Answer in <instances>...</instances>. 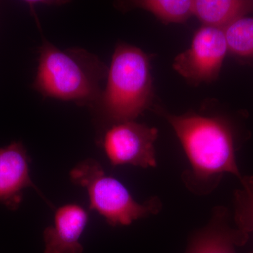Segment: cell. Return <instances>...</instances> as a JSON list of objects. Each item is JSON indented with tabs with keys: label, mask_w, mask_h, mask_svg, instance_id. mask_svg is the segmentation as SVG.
<instances>
[{
	"label": "cell",
	"mask_w": 253,
	"mask_h": 253,
	"mask_svg": "<svg viewBox=\"0 0 253 253\" xmlns=\"http://www.w3.org/2000/svg\"><path fill=\"white\" fill-rule=\"evenodd\" d=\"M189 162L181 179L196 196L211 194L225 174L242 177L236 162L235 140L231 126L218 118L194 113L166 115Z\"/></svg>",
	"instance_id": "cell-1"
},
{
	"label": "cell",
	"mask_w": 253,
	"mask_h": 253,
	"mask_svg": "<svg viewBox=\"0 0 253 253\" xmlns=\"http://www.w3.org/2000/svg\"><path fill=\"white\" fill-rule=\"evenodd\" d=\"M97 56L83 49L60 50L44 42L34 87L46 97L89 104L99 99L100 83L108 75Z\"/></svg>",
	"instance_id": "cell-2"
},
{
	"label": "cell",
	"mask_w": 253,
	"mask_h": 253,
	"mask_svg": "<svg viewBox=\"0 0 253 253\" xmlns=\"http://www.w3.org/2000/svg\"><path fill=\"white\" fill-rule=\"evenodd\" d=\"M107 76V85L99 99L105 115L113 124L134 121L152 99L149 56L135 46L119 44Z\"/></svg>",
	"instance_id": "cell-3"
},
{
	"label": "cell",
	"mask_w": 253,
	"mask_h": 253,
	"mask_svg": "<svg viewBox=\"0 0 253 253\" xmlns=\"http://www.w3.org/2000/svg\"><path fill=\"white\" fill-rule=\"evenodd\" d=\"M75 184L85 188L90 208L111 226H127L137 219L156 215L163 208L161 200L154 196L137 202L121 181L107 175L97 161L88 159L70 172Z\"/></svg>",
	"instance_id": "cell-4"
},
{
	"label": "cell",
	"mask_w": 253,
	"mask_h": 253,
	"mask_svg": "<svg viewBox=\"0 0 253 253\" xmlns=\"http://www.w3.org/2000/svg\"><path fill=\"white\" fill-rule=\"evenodd\" d=\"M228 52L224 30L202 26L191 46L176 56L173 68L190 83H211L219 76Z\"/></svg>",
	"instance_id": "cell-5"
},
{
	"label": "cell",
	"mask_w": 253,
	"mask_h": 253,
	"mask_svg": "<svg viewBox=\"0 0 253 253\" xmlns=\"http://www.w3.org/2000/svg\"><path fill=\"white\" fill-rule=\"evenodd\" d=\"M158 131L133 121L113 124L105 134L103 146L113 166L131 165L141 168L157 166L154 144Z\"/></svg>",
	"instance_id": "cell-6"
},
{
	"label": "cell",
	"mask_w": 253,
	"mask_h": 253,
	"mask_svg": "<svg viewBox=\"0 0 253 253\" xmlns=\"http://www.w3.org/2000/svg\"><path fill=\"white\" fill-rule=\"evenodd\" d=\"M230 221L228 208L215 206L208 224L190 237L185 253H236V247L244 246L251 234L231 226Z\"/></svg>",
	"instance_id": "cell-7"
},
{
	"label": "cell",
	"mask_w": 253,
	"mask_h": 253,
	"mask_svg": "<svg viewBox=\"0 0 253 253\" xmlns=\"http://www.w3.org/2000/svg\"><path fill=\"white\" fill-rule=\"evenodd\" d=\"M29 158L21 143L0 149V203L15 211L23 200V190L33 188L41 196L30 176Z\"/></svg>",
	"instance_id": "cell-8"
},
{
	"label": "cell",
	"mask_w": 253,
	"mask_h": 253,
	"mask_svg": "<svg viewBox=\"0 0 253 253\" xmlns=\"http://www.w3.org/2000/svg\"><path fill=\"white\" fill-rule=\"evenodd\" d=\"M89 214L78 204L61 206L55 212L54 222L44 231V253H83L80 239Z\"/></svg>",
	"instance_id": "cell-9"
},
{
	"label": "cell",
	"mask_w": 253,
	"mask_h": 253,
	"mask_svg": "<svg viewBox=\"0 0 253 253\" xmlns=\"http://www.w3.org/2000/svg\"><path fill=\"white\" fill-rule=\"evenodd\" d=\"M252 11L253 1L247 0H195L193 6L203 26L221 30Z\"/></svg>",
	"instance_id": "cell-10"
},
{
	"label": "cell",
	"mask_w": 253,
	"mask_h": 253,
	"mask_svg": "<svg viewBox=\"0 0 253 253\" xmlns=\"http://www.w3.org/2000/svg\"><path fill=\"white\" fill-rule=\"evenodd\" d=\"M134 4L166 24L183 23L193 16V0H142Z\"/></svg>",
	"instance_id": "cell-11"
},
{
	"label": "cell",
	"mask_w": 253,
	"mask_h": 253,
	"mask_svg": "<svg viewBox=\"0 0 253 253\" xmlns=\"http://www.w3.org/2000/svg\"><path fill=\"white\" fill-rule=\"evenodd\" d=\"M224 32L228 51L239 57L253 59V17L239 18Z\"/></svg>",
	"instance_id": "cell-12"
},
{
	"label": "cell",
	"mask_w": 253,
	"mask_h": 253,
	"mask_svg": "<svg viewBox=\"0 0 253 253\" xmlns=\"http://www.w3.org/2000/svg\"><path fill=\"white\" fill-rule=\"evenodd\" d=\"M239 181L241 188L234 194V221L237 227L251 234L253 232V175L243 176Z\"/></svg>",
	"instance_id": "cell-13"
}]
</instances>
